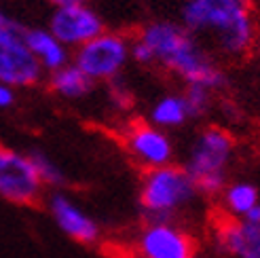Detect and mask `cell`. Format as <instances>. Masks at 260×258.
I'll use <instances>...</instances> for the list:
<instances>
[{
	"mask_svg": "<svg viewBox=\"0 0 260 258\" xmlns=\"http://www.w3.org/2000/svg\"><path fill=\"white\" fill-rule=\"evenodd\" d=\"M152 51L154 63L188 85H199L210 91L226 87V74L203 49L199 38L178 21H150L138 34Z\"/></svg>",
	"mask_w": 260,
	"mask_h": 258,
	"instance_id": "6da1fadb",
	"label": "cell"
},
{
	"mask_svg": "<svg viewBox=\"0 0 260 258\" xmlns=\"http://www.w3.org/2000/svg\"><path fill=\"white\" fill-rule=\"evenodd\" d=\"M182 25L194 36H210L222 55L239 59L256 47L258 23L250 0H186Z\"/></svg>",
	"mask_w": 260,
	"mask_h": 258,
	"instance_id": "7a4b0ae2",
	"label": "cell"
},
{
	"mask_svg": "<svg viewBox=\"0 0 260 258\" xmlns=\"http://www.w3.org/2000/svg\"><path fill=\"white\" fill-rule=\"evenodd\" d=\"M237 142L224 127L210 125L192 140L186 163L182 165L203 195H220L224 190L229 167L235 159Z\"/></svg>",
	"mask_w": 260,
	"mask_h": 258,
	"instance_id": "3957f363",
	"label": "cell"
},
{
	"mask_svg": "<svg viewBox=\"0 0 260 258\" xmlns=\"http://www.w3.org/2000/svg\"><path fill=\"white\" fill-rule=\"evenodd\" d=\"M199 195L192 178L180 165L146 170L140 186V205L146 222H172V218Z\"/></svg>",
	"mask_w": 260,
	"mask_h": 258,
	"instance_id": "277c9868",
	"label": "cell"
},
{
	"mask_svg": "<svg viewBox=\"0 0 260 258\" xmlns=\"http://www.w3.org/2000/svg\"><path fill=\"white\" fill-rule=\"evenodd\" d=\"M132 41L119 32H106L74 49L72 63L79 66L91 81H114L129 61Z\"/></svg>",
	"mask_w": 260,
	"mask_h": 258,
	"instance_id": "5b68a950",
	"label": "cell"
},
{
	"mask_svg": "<svg viewBox=\"0 0 260 258\" xmlns=\"http://www.w3.org/2000/svg\"><path fill=\"white\" fill-rule=\"evenodd\" d=\"M23 25L0 30V83L13 89L32 87L43 79V66L23 41Z\"/></svg>",
	"mask_w": 260,
	"mask_h": 258,
	"instance_id": "8992f818",
	"label": "cell"
},
{
	"mask_svg": "<svg viewBox=\"0 0 260 258\" xmlns=\"http://www.w3.org/2000/svg\"><path fill=\"white\" fill-rule=\"evenodd\" d=\"M43 182L28 154L0 144V197L17 205H36Z\"/></svg>",
	"mask_w": 260,
	"mask_h": 258,
	"instance_id": "52a82bcc",
	"label": "cell"
},
{
	"mask_svg": "<svg viewBox=\"0 0 260 258\" xmlns=\"http://www.w3.org/2000/svg\"><path fill=\"white\" fill-rule=\"evenodd\" d=\"M134 258H197V241L174 222H146L134 241Z\"/></svg>",
	"mask_w": 260,
	"mask_h": 258,
	"instance_id": "ba28073f",
	"label": "cell"
},
{
	"mask_svg": "<svg viewBox=\"0 0 260 258\" xmlns=\"http://www.w3.org/2000/svg\"><path fill=\"white\" fill-rule=\"evenodd\" d=\"M104 30L106 28L102 15L87 3L57 7L49 17V32L68 49H79L91 38L100 36Z\"/></svg>",
	"mask_w": 260,
	"mask_h": 258,
	"instance_id": "9c48e42d",
	"label": "cell"
},
{
	"mask_svg": "<svg viewBox=\"0 0 260 258\" xmlns=\"http://www.w3.org/2000/svg\"><path fill=\"white\" fill-rule=\"evenodd\" d=\"M123 140L129 154L146 170L170 165L174 159V142L165 134V129L148 121H132L125 129Z\"/></svg>",
	"mask_w": 260,
	"mask_h": 258,
	"instance_id": "30bf717a",
	"label": "cell"
},
{
	"mask_svg": "<svg viewBox=\"0 0 260 258\" xmlns=\"http://www.w3.org/2000/svg\"><path fill=\"white\" fill-rule=\"evenodd\" d=\"M214 243L231 258H260V222L224 216L214 227Z\"/></svg>",
	"mask_w": 260,
	"mask_h": 258,
	"instance_id": "8fae6325",
	"label": "cell"
},
{
	"mask_svg": "<svg viewBox=\"0 0 260 258\" xmlns=\"http://www.w3.org/2000/svg\"><path fill=\"white\" fill-rule=\"evenodd\" d=\"M51 216L57 222V227L72 237L74 241L91 246L100 239V227L91 216H87L79 205H76L70 197H66L63 192H53L49 199Z\"/></svg>",
	"mask_w": 260,
	"mask_h": 258,
	"instance_id": "7c38bea8",
	"label": "cell"
},
{
	"mask_svg": "<svg viewBox=\"0 0 260 258\" xmlns=\"http://www.w3.org/2000/svg\"><path fill=\"white\" fill-rule=\"evenodd\" d=\"M23 41L45 72H55L70 63V49L61 45L49 28H25Z\"/></svg>",
	"mask_w": 260,
	"mask_h": 258,
	"instance_id": "4fadbf2b",
	"label": "cell"
},
{
	"mask_svg": "<svg viewBox=\"0 0 260 258\" xmlns=\"http://www.w3.org/2000/svg\"><path fill=\"white\" fill-rule=\"evenodd\" d=\"M93 81L70 61L68 66H63L55 72H51V79H49V87L51 91L66 98V100H81L87 98L91 91H93Z\"/></svg>",
	"mask_w": 260,
	"mask_h": 258,
	"instance_id": "5bb4252c",
	"label": "cell"
},
{
	"mask_svg": "<svg viewBox=\"0 0 260 258\" xmlns=\"http://www.w3.org/2000/svg\"><path fill=\"white\" fill-rule=\"evenodd\" d=\"M220 195H222L224 214L231 216V218H237V220H243V218L248 216V212L254 210L260 203L258 188L252 182H245V180L226 184Z\"/></svg>",
	"mask_w": 260,
	"mask_h": 258,
	"instance_id": "9a60e30c",
	"label": "cell"
},
{
	"mask_svg": "<svg viewBox=\"0 0 260 258\" xmlns=\"http://www.w3.org/2000/svg\"><path fill=\"white\" fill-rule=\"evenodd\" d=\"M188 119H190V112L186 106V100L184 95H178V93L163 95L161 100L154 102V106L150 110V123L161 129L182 127Z\"/></svg>",
	"mask_w": 260,
	"mask_h": 258,
	"instance_id": "2e32d148",
	"label": "cell"
},
{
	"mask_svg": "<svg viewBox=\"0 0 260 258\" xmlns=\"http://www.w3.org/2000/svg\"><path fill=\"white\" fill-rule=\"evenodd\" d=\"M28 157L32 159V163H34V167H36V174H38V178H41L43 186H53V188H57V186L66 184V176H63V172L47 157L45 152L34 150V152L28 154Z\"/></svg>",
	"mask_w": 260,
	"mask_h": 258,
	"instance_id": "e0dca14e",
	"label": "cell"
},
{
	"mask_svg": "<svg viewBox=\"0 0 260 258\" xmlns=\"http://www.w3.org/2000/svg\"><path fill=\"white\" fill-rule=\"evenodd\" d=\"M186 100V106H188V112H190V119H199L203 114L212 108V95L214 91L205 87H199V85H188L186 87V93H182Z\"/></svg>",
	"mask_w": 260,
	"mask_h": 258,
	"instance_id": "ac0fdd59",
	"label": "cell"
},
{
	"mask_svg": "<svg viewBox=\"0 0 260 258\" xmlns=\"http://www.w3.org/2000/svg\"><path fill=\"white\" fill-rule=\"evenodd\" d=\"M129 59L142 63V66H150V63H154L152 51L148 49V45L144 41H140V38L132 41V47H129Z\"/></svg>",
	"mask_w": 260,
	"mask_h": 258,
	"instance_id": "d6986e66",
	"label": "cell"
},
{
	"mask_svg": "<svg viewBox=\"0 0 260 258\" xmlns=\"http://www.w3.org/2000/svg\"><path fill=\"white\" fill-rule=\"evenodd\" d=\"M15 104V89L0 83V108H9Z\"/></svg>",
	"mask_w": 260,
	"mask_h": 258,
	"instance_id": "ffe728a7",
	"label": "cell"
},
{
	"mask_svg": "<svg viewBox=\"0 0 260 258\" xmlns=\"http://www.w3.org/2000/svg\"><path fill=\"white\" fill-rule=\"evenodd\" d=\"M243 220H245V222H256V224L260 222V203L256 205L254 210H250V212H248V216H245Z\"/></svg>",
	"mask_w": 260,
	"mask_h": 258,
	"instance_id": "44dd1931",
	"label": "cell"
},
{
	"mask_svg": "<svg viewBox=\"0 0 260 258\" xmlns=\"http://www.w3.org/2000/svg\"><path fill=\"white\" fill-rule=\"evenodd\" d=\"M47 3L57 9V7H68V5H81V3H87V0H47Z\"/></svg>",
	"mask_w": 260,
	"mask_h": 258,
	"instance_id": "7402d4cb",
	"label": "cell"
}]
</instances>
